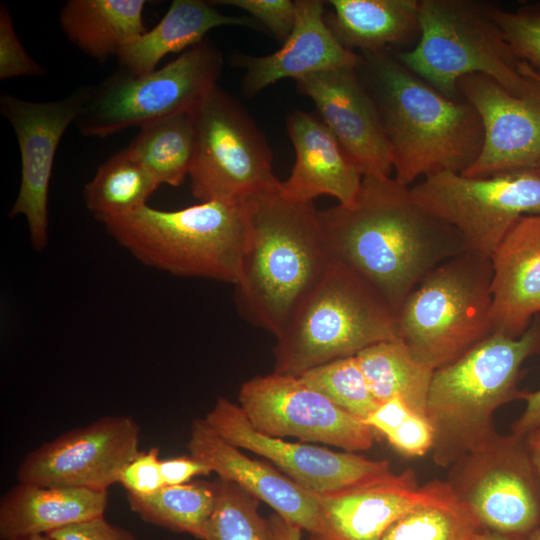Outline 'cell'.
I'll return each instance as SVG.
<instances>
[{"instance_id":"cell-1","label":"cell","mask_w":540,"mask_h":540,"mask_svg":"<svg viewBox=\"0 0 540 540\" xmlns=\"http://www.w3.org/2000/svg\"><path fill=\"white\" fill-rule=\"evenodd\" d=\"M330 262L352 270L396 316L423 278L465 246L458 233L394 178L365 176L348 205L318 210Z\"/></svg>"},{"instance_id":"cell-2","label":"cell","mask_w":540,"mask_h":540,"mask_svg":"<svg viewBox=\"0 0 540 540\" xmlns=\"http://www.w3.org/2000/svg\"><path fill=\"white\" fill-rule=\"evenodd\" d=\"M359 55L357 70L363 77L358 75L378 109L394 179L409 187L441 172L464 173L483 145V126L475 108L461 97L440 93L389 49Z\"/></svg>"},{"instance_id":"cell-3","label":"cell","mask_w":540,"mask_h":540,"mask_svg":"<svg viewBox=\"0 0 540 540\" xmlns=\"http://www.w3.org/2000/svg\"><path fill=\"white\" fill-rule=\"evenodd\" d=\"M243 202L249 232L234 300L242 318L277 338L330 264L318 210L280 192Z\"/></svg>"},{"instance_id":"cell-4","label":"cell","mask_w":540,"mask_h":540,"mask_svg":"<svg viewBox=\"0 0 540 540\" xmlns=\"http://www.w3.org/2000/svg\"><path fill=\"white\" fill-rule=\"evenodd\" d=\"M540 354V314L528 329L512 338L493 333L456 361L433 373L427 419L433 428L435 464L452 466L498 433L496 410L515 399L521 366Z\"/></svg>"},{"instance_id":"cell-5","label":"cell","mask_w":540,"mask_h":540,"mask_svg":"<svg viewBox=\"0 0 540 540\" xmlns=\"http://www.w3.org/2000/svg\"><path fill=\"white\" fill-rule=\"evenodd\" d=\"M104 226L146 266L234 285L240 279L249 232L244 202L214 200L171 211L146 205Z\"/></svg>"},{"instance_id":"cell-6","label":"cell","mask_w":540,"mask_h":540,"mask_svg":"<svg viewBox=\"0 0 540 540\" xmlns=\"http://www.w3.org/2000/svg\"><path fill=\"white\" fill-rule=\"evenodd\" d=\"M397 337L396 316L361 277L330 262L276 338L273 372L299 376Z\"/></svg>"},{"instance_id":"cell-7","label":"cell","mask_w":540,"mask_h":540,"mask_svg":"<svg viewBox=\"0 0 540 540\" xmlns=\"http://www.w3.org/2000/svg\"><path fill=\"white\" fill-rule=\"evenodd\" d=\"M492 263L465 251L439 264L396 315L397 337L432 370L448 365L494 333Z\"/></svg>"},{"instance_id":"cell-8","label":"cell","mask_w":540,"mask_h":540,"mask_svg":"<svg viewBox=\"0 0 540 540\" xmlns=\"http://www.w3.org/2000/svg\"><path fill=\"white\" fill-rule=\"evenodd\" d=\"M420 37L412 49L394 52L414 74L448 98L458 81L482 74L514 95L526 87L519 60L493 19L489 4L473 0H419Z\"/></svg>"},{"instance_id":"cell-9","label":"cell","mask_w":540,"mask_h":540,"mask_svg":"<svg viewBox=\"0 0 540 540\" xmlns=\"http://www.w3.org/2000/svg\"><path fill=\"white\" fill-rule=\"evenodd\" d=\"M222 67L221 51L204 39L149 73L121 69L91 87L75 124L84 136L106 138L171 114L194 111L217 85Z\"/></svg>"},{"instance_id":"cell-10","label":"cell","mask_w":540,"mask_h":540,"mask_svg":"<svg viewBox=\"0 0 540 540\" xmlns=\"http://www.w3.org/2000/svg\"><path fill=\"white\" fill-rule=\"evenodd\" d=\"M195 146L188 176L200 202H243L280 192L271 149L245 108L218 84L193 111Z\"/></svg>"},{"instance_id":"cell-11","label":"cell","mask_w":540,"mask_h":540,"mask_svg":"<svg viewBox=\"0 0 540 540\" xmlns=\"http://www.w3.org/2000/svg\"><path fill=\"white\" fill-rule=\"evenodd\" d=\"M414 201L451 226L467 251L491 256L517 220L540 214V170L487 177L441 172L410 187Z\"/></svg>"},{"instance_id":"cell-12","label":"cell","mask_w":540,"mask_h":540,"mask_svg":"<svg viewBox=\"0 0 540 540\" xmlns=\"http://www.w3.org/2000/svg\"><path fill=\"white\" fill-rule=\"evenodd\" d=\"M447 482L484 529L526 539L540 528V478L523 437L497 434L455 462Z\"/></svg>"},{"instance_id":"cell-13","label":"cell","mask_w":540,"mask_h":540,"mask_svg":"<svg viewBox=\"0 0 540 540\" xmlns=\"http://www.w3.org/2000/svg\"><path fill=\"white\" fill-rule=\"evenodd\" d=\"M239 406L259 432L283 438L319 442L346 452L368 450L374 430L347 413L300 376L272 372L244 382Z\"/></svg>"},{"instance_id":"cell-14","label":"cell","mask_w":540,"mask_h":540,"mask_svg":"<svg viewBox=\"0 0 540 540\" xmlns=\"http://www.w3.org/2000/svg\"><path fill=\"white\" fill-rule=\"evenodd\" d=\"M140 427L129 415H106L30 451L19 483L108 491L140 452Z\"/></svg>"},{"instance_id":"cell-15","label":"cell","mask_w":540,"mask_h":540,"mask_svg":"<svg viewBox=\"0 0 540 540\" xmlns=\"http://www.w3.org/2000/svg\"><path fill=\"white\" fill-rule=\"evenodd\" d=\"M526 87L514 95L492 78L471 74L457 84L458 95L480 116L483 145L468 177L537 169L540 164V74L520 61Z\"/></svg>"},{"instance_id":"cell-16","label":"cell","mask_w":540,"mask_h":540,"mask_svg":"<svg viewBox=\"0 0 540 540\" xmlns=\"http://www.w3.org/2000/svg\"><path fill=\"white\" fill-rule=\"evenodd\" d=\"M91 87L78 88L63 99L25 100L8 93L0 96V111L10 122L19 146L21 178L9 216H23L30 242L37 251L48 242V191L56 150L63 134L75 123Z\"/></svg>"},{"instance_id":"cell-17","label":"cell","mask_w":540,"mask_h":540,"mask_svg":"<svg viewBox=\"0 0 540 540\" xmlns=\"http://www.w3.org/2000/svg\"><path fill=\"white\" fill-rule=\"evenodd\" d=\"M204 420L226 442L266 458L315 494L344 489L391 471L388 460H371L263 434L251 425L239 405L225 397L217 399Z\"/></svg>"},{"instance_id":"cell-18","label":"cell","mask_w":540,"mask_h":540,"mask_svg":"<svg viewBox=\"0 0 540 540\" xmlns=\"http://www.w3.org/2000/svg\"><path fill=\"white\" fill-rule=\"evenodd\" d=\"M295 83L363 177L391 176L392 154L379 112L356 69L318 72Z\"/></svg>"},{"instance_id":"cell-19","label":"cell","mask_w":540,"mask_h":540,"mask_svg":"<svg viewBox=\"0 0 540 540\" xmlns=\"http://www.w3.org/2000/svg\"><path fill=\"white\" fill-rule=\"evenodd\" d=\"M423 495L415 473L391 471L334 492L318 494L319 518L310 540H381Z\"/></svg>"},{"instance_id":"cell-20","label":"cell","mask_w":540,"mask_h":540,"mask_svg":"<svg viewBox=\"0 0 540 540\" xmlns=\"http://www.w3.org/2000/svg\"><path fill=\"white\" fill-rule=\"evenodd\" d=\"M194 458L208 465L220 480L234 483L269 505L276 514L312 532L319 518V496L271 465L251 459L216 434L204 419L191 425L187 444Z\"/></svg>"},{"instance_id":"cell-21","label":"cell","mask_w":540,"mask_h":540,"mask_svg":"<svg viewBox=\"0 0 540 540\" xmlns=\"http://www.w3.org/2000/svg\"><path fill=\"white\" fill-rule=\"evenodd\" d=\"M295 23L280 49L239 59L245 69L242 91L254 96L281 79L336 69H356L360 55L346 49L325 20L324 2L296 0Z\"/></svg>"},{"instance_id":"cell-22","label":"cell","mask_w":540,"mask_h":540,"mask_svg":"<svg viewBox=\"0 0 540 540\" xmlns=\"http://www.w3.org/2000/svg\"><path fill=\"white\" fill-rule=\"evenodd\" d=\"M295 150V163L280 194L299 203L321 195L348 205L356 198L363 176L323 121L312 113L294 110L286 118Z\"/></svg>"},{"instance_id":"cell-23","label":"cell","mask_w":540,"mask_h":540,"mask_svg":"<svg viewBox=\"0 0 540 540\" xmlns=\"http://www.w3.org/2000/svg\"><path fill=\"white\" fill-rule=\"evenodd\" d=\"M490 259L494 333L517 338L540 314V214L520 217Z\"/></svg>"},{"instance_id":"cell-24","label":"cell","mask_w":540,"mask_h":540,"mask_svg":"<svg viewBox=\"0 0 540 540\" xmlns=\"http://www.w3.org/2000/svg\"><path fill=\"white\" fill-rule=\"evenodd\" d=\"M108 491L18 483L0 499V540H21L103 517Z\"/></svg>"},{"instance_id":"cell-25","label":"cell","mask_w":540,"mask_h":540,"mask_svg":"<svg viewBox=\"0 0 540 540\" xmlns=\"http://www.w3.org/2000/svg\"><path fill=\"white\" fill-rule=\"evenodd\" d=\"M224 25L253 23L250 18L222 14L211 2L174 0L158 24L126 44L117 60L131 74L149 73L166 55L187 50L202 42L210 30Z\"/></svg>"},{"instance_id":"cell-26","label":"cell","mask_w":540,"mask_h":540,"mask_svg":"<svg viewBox=\"0 0 540 540\" xmlns=\"http://www.w3.org/2000/svg\"><path fill=\"white\" fill-rule=\"evenodd\" d=\"M325 20L348 50H391L420 37L419 0H330Z\"/></svg>"},{"instance_id":"cell-27","label":"cell","mask_w":540,"mask_h":540,"mask_svg":"<svg viewBox=\"0 0 540 540\" xmlns=\"http://www.w3.org/2000/svg\"><path fill=\"white\" fill-rule=\"evenodd\" d=\"M145 0H68L59 23L67 39L90 58L105 62L147 31Z\"/></svg>"},{"instance_id":"cell-28","label":"cell","mask_w":540,"mask_h":540,"mask_svg":"<svg viewBox=\"0 0 540 540\" xmlns=\"http://www.w3.org/2000/svg\"><path fill=\"white\" fill-rule=\"evenodd\" d=\"M355 356L379 403L399 397L412 410L427 418V400L434 370L417 361L400 338L377 342Z\"/></svg>"},{"instance_id":"cell-29","label":"cell","mask_w":540,"mask_h":540,"mask_svg":"<svg viewBox=\"0 0 540 540\" xmlns=\"http://www.w3.org/2000/svg\"><path fill=\"white\" fill-rule=\"evenodd\" d=\"M481 529L447 480H433L423 485L422 497L381 540H474Z\"/></svg>"},{"instance_id":"cell-30","label":"cell","mask_w":540,"mask_h":540,"mask_svg":"<svg viewBox=\"0 0 540 540\" xmlns=\"http://www.w3.org/2000/svg\"><path fill=\"white\" fill-rule=\"evenodd\" d=\"M159 186L148 168L123 149L98 167L83 199L90 214L106 224L146 206Z\"/></svg>"},{"instance_id":"cell-31","label":"cell","mask_w":540,"mask_h":540,"mask_svg":"<svg viewBox=\"0 0 540 540\" xmlns=\"http://www.w3.org/2000/svg\"><path fill=\"white\" fill-rule=\"evenodd\" d=\"M140 129L125 149L148 168L160 185H181L194 154L193 111L159 118Z\"/></svg>"},{"instance_id":"cell-32","label":"cell","mask_w":540,"mask_h":540,"mask_svg":"<svg viewBox=\"0 0 540 540\" xmlns=\"http://www.w3.org/2000/svg\"><path fill=\"white\" fill-rule=\"evenodd\" d=\"M217 497V483L165 485L148 496L127 493L128 505L143 521L202 540Z\"/></svg>"},{"instance_id":"cell-33","label":"cell","mask_w":540,"mask_h":540,"mask_svg":"<svg viewBox=\"0 0 540 540\" xmlns=\"http://www.w3.org/2000/svg\"><path fill=\"white\" fill-rule=\"evenodd\" d=\"M258 499L234 483L219 480L214 510L202 540H275L258 513Z\"/></svg>"},{"instance_id":"cell-34","label":"cell","mask_w":540,"mask_h":540,"mask_svg":"<svg viewBox=\"0 0 540 540\" xmlns=\"http://www.w3.org/2000/svg\"><path fill=\"white\" fill-rule=\"evenodd\" d=\"M299 376L308 386L362 421L380 405L370 390L356 356L328 362Z\"/></svg>"},{"instance_id":"cell-35","label":"cell","mask_w":540,"mask_h":540,"mask_svg":"<svg viewBox=\"0 0 540 540\" xmlns=\"http://www.w3.org/2000/svg\"><path fill=\"white\" fill-rule=\"evenodd\" d=\"M489 10L517 59L540 74V2L514 11L489 4Z\"/></svg>"},{"instance_id":"cell-36","label":"cell","mask_w":540,"mask_h":540,"mask_svg":"<svg viewBox=\"0 0 540 540\" xmlns=\"http://www.w3.org/2000/svg\"><path fill=\"white\" fill-rule=\"evenodd\" d=\"M46 69L25 50L13 25L12 17L4 4L0 5V79L16 77H41Z\"/></svg>"},{"instance_id":"cell-37","label":"cell","mask_w":540,"mask_h":540,"mask_svg":"<svg viewBox=\"0 0 540 540\" xmlns=\"http://www.w3.org/2000/svg\"><path fill=\"white\" fill-rule=\"evenodd\" d=\"M211 3L248 12L282 42L287 39L295 23L296 4L291 0H217Z\"/></svg>"},{"instance_id":"cell-38","label":"cell","mask_w":540,"mask_h":540,"mask_svg":"<svg viewBox=\"0 0 540 540\" xmlns=\"http://www.w3.org/2000/svg\"><path fill=\"white\" fill-rule=\"evenodd\" d=\"M159 448L140 451L122 470L119 483L128 494L148 496L165 486L160 468Z\"/></svg>"},{"instance_id":"cell-39","label":"cell","mask_w":540,"mask_h":540,"mask_svg":"<svg viewBox=\"0 0 540 540\" xmlns=\"http://www.w3.org/2000/svg\"><path fill=\"white\" fill-rule=\"evenodd\" d=\"M385 437L406 456H423L433 446V428L429 420L415 411Z\"/></svg>"},{"instance_id":"cell-40","label":"cell","mask_w":540,"mask_h":540,"mask_svg":"<svg viewBox=\"0 0 540 540\" xmlns=\"http://www.w3.org/2000/svg\"><path fill=\"white\" fill-rule=\"evenodd\" d=\"M47 535L53 540H137L131 531L111 524L104 516L73 524Z\"/></svg>"},{"instance_id":"cell-41","label":"cell","mask_w":540,"mask_h":540,"mask_svg":"<svg viewBox=\"0 0 540 540\" xmlns=\"http://www.w3.org/2000/svg\"><path fill=\"white\" fill-rule=\"evenodd\" d=\"M160 468L165 485L188 483L195 476L212 472L208 465L191 455L161 460Z\"/></svg>"},{"instance_id":"cell-42","label":"cell","mask_w":540,"mask_h":540,"mask_svg":"<svg viewBox=\"0 0 540 540\" xmlns=\"http://www.w3.org/2000/svg\"><path fill=\"white\" fill-rule=\"evenodd\" d=\"M412 411L399 397L391 398L380 405L364 420L374 431L384 436L392 432Z\"/></svg>"},{"instance_id":"cell-43","label":"cell","mask_w":540,"mask_h":540,"mask_svg":"<svg viewBox=\"0 0 540 540\" xmlns=\"http://www.w3.org/2000/svg\"><path fill=\"white\" fill-rule=\"evenodd\" d=\"M523 400L526 407L522 415L513 423L512 433L525 438L529 433L540 427V389L527 393Z\"/></svg>"},{"instance_id":"cell-44","label":"cell","mask_w":540,"mask_h":540,"mask_svg":"<svg viewBox=\"0 0 540 540\" xmlns=\"http://www.w3.org/2000/svg\"><path fill=\"white\" fill-rule=\"evenodd\" d=\"M275 540H301L302 529L274 513L269 519Z\"/></svg>"},{"instance_id":"cell-45","label":"cell","mask_w":540,"mask_h":540,"mask_svg":"<svg viewBox=\"0 0 540 540\" xmlns=\"http://www.w3.org/2000/svg\"><path fill=\"white\" fill-rule=\"evenodd\" d=\"M525 442L534 468L540 478V427L529 433L525 437Z\"/></svg>"},{"instance_id":"cell-46","label":"cell","mask_w":540,"mask_h":540,"mask_svg":"<svg viewBox=\"0 0 540 540\" xmlns=\"http://www.w3.org/2000/svg\"><path fill=\"white\" fill-rule=\"evenodd\" d=\"M474 540H520L515 537L507 536L497 532H493L487 529H481L480 532L476 535Z\"/></svg>"},{"instance_id":"cell-47","label":"cell","mask_w":540,"mask_h":540,"mask_svg":"<svg viewBox=\"0 0 540 540\" xmlns=\"http://www.w3.org/2000/svg\"><path fill=\"white\" fill-rule=\"evenodd\" d=\"M21 540H53V539H51L47 534H42V535L29 536Z\"/></svg>"},{"instance_id":"cell-48","label":"cell","mask_w":540,"mask_h":540,"mask_svg":"<svg viewBox=\"0 0 540 540\" xmlns=\"http://www.w3.org/2000/svg\"><path fill=\"white\" fill-rule=\"evenodd\" d=\"M525 540H540V528L533 531Z\"/></svg>"},{"instance_id":"cell-49","label":"cell","mask_w":540,"mask_h":540,"mask_svg":"<svg viewBox=\"0 0 540 540\" xmlns=\"http://www.w3.org/2000/svg\"><path fill=\"white\" fill-rule=\"evenodd\" d=\"M537 169H538V170H540V164H539V166H538V168H537Z\"/></svg>"}]
</instances>
